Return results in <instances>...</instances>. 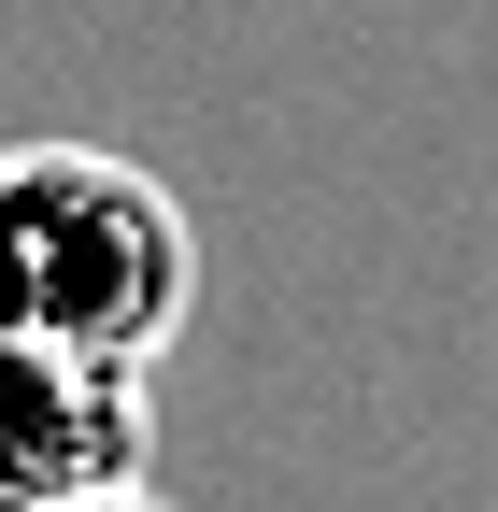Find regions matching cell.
Returning <instances> with one entry per match:
<instances>
[{
	"mask_svg": "<svg viewBox=\"0 0 498 512\" xmlns=\"http://www.w3.org/2000/svg\"><path fill=\"white\" fill-rule=\"evenodd\" d=\"M185 299H200V242H185V200L157 171L100 157V143H15L0 157V328L157 370Z\"/></svg>",
	"mask_w": 498,
	"mask_h": 512,
	"instance_id": "6da1fadb",
	"label": "cell"
},
{
	"mask_svg": "<svg viewBox=\"0 0 498 512\" xmlns=\"http://www.w3.org/2000/svg\"><path fill=\"white\" fill-rule=\"evenodd\" d=\"M72 512H157V498H143V484H129V498H72Z\"/></svg>",
	"mask_w": 498,
	"mask_h": 512,
	"instance_id": "3957f363",
	"label": "cell"
},
{
	"mask_svg": "<svg viewBox=\"0 0 498 512\" xmlns=\"http://www.w3.org/2000/svg\"><path fill=\"white\" fill-rule=\"evenodd\" d=\"M143 456H157V427H143V370L0 328V512L129 498Z\"/></svg>",
	"mask_w": 498,
	"mask_h": 512,
	"instance_id": "7a4b0ae2",
	"label": "cell"
}]
</instances>
